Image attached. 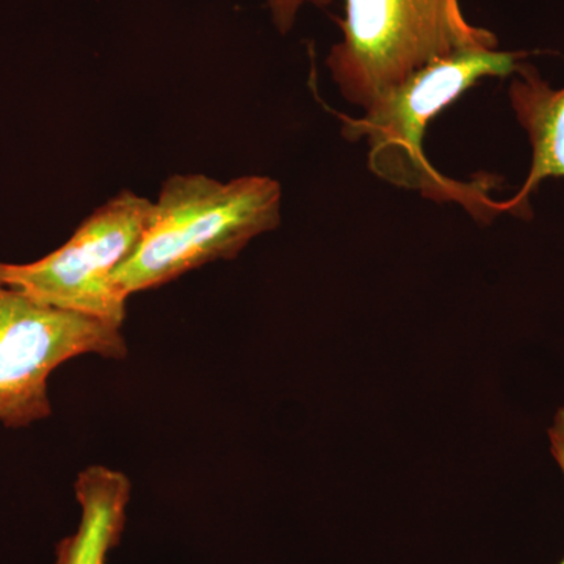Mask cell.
<instances>
[{
	"instance_id": "obj_4",
	"label": "cell",
	"mask_w": 564,
	"mask_h": 564,
	"mask_svg": "<svg viewBox=\"0 0 564 564\" xmlns=\"http://www.w3.org/2000/svg\"><path fill=\"white\" fill-rule=\"evenodd\" d=\"M154 203L129 191L80 223L58 250L35 262H0V280L36 302L122 326L128 299L113 274L139 247Z\"/></svg>"
},
{
	"instance_id": "obj_9",
	"label": "cell",
	"mask_w": 564,
	"mask_h": 564,
	"mask_svg": "<svg viewBox=\"0 0 564 564\" xmlns=\"http://www.w3.org/2000/svg\"><path fill=\"white\" fill-rule=\"evenodd\" d=\"M549 437H551L552 455L555 456L556 463L564 473V408L556 413L554 425L549 430Z\"/></svg>"
},
{
	"instance_id": "obj_3",
	"label": "cell",
	"mask_w": 564,
	"mask_h": 564,
	"mask_svg": "<svg viewBox=\"0 0 564 564\" xmlns=\"http://www.w3.org/2000/svg\"><path fill=\"white\" fill-rule=\"evenodd\" d=\"M344 10L343 40L326 66L345 101L364 110L433 63L499 47L491 31L466 20L459 0H344Z\"/></svg>"
},
{
	"instance_id": "obj_6",
	"label": "cell",
	"mask_w": 564,
	"mask_h": 564,
	"mask_svg": "<svg viewBox=\"0 0 564 564\" xmlns=\"http://www.w3.org/2000/svg\"><path fill=\"white\" fill-rule=\"evenodd\" d=\"M74 494L79 527L57 544L54 564H107L124 533L131 480L120 470L95 464L77 475Z\"/></svg>"
},
{
	"instance_id": "obj_8",
	"label": "cell",
	"mask_w": 564,
	"mask_h": 564,
	"mask_svg": "<svg viewBox=\"0 0 564 564\" xmlns=\"http://www.w3.org/2000/svg\"><path fill=\"white\" fill-rule=\"evenodd\" d=\"M265 2L269 6L270 14H272L274 28L285 35L295 25L299 11L304 3H314L318 9H325V7L332 6L333 0H265Z\"/></svg>"
},
{
	"instance_id": "obj_7",
	"label": "cell",
	"mask_w": 564,
	"mask_h": 564,
	"mask_svg": "<svg viewBox=\"0 0 564 564\" xmlns=\"http://www.w3.org/2000/svg\"><path fill=\"white\" fill-rule=\"evenodd\" d=\"M511 82V107L532 144V166L508 212L525 210L527 199L547 177H564V87L552 88L530 63L521 62Z\"/></svg>"
},
{
	"instance_id": "obj_5",
	"label": "cell",
	"mask_w": 564,
	"mask_h": 564,
	"mask_svg": "<svg viewBox=\"0 0 564 564\" xmlns=\"http://www.w3.org/2000/svg\"><path fill=\"white\" fill-rule=\"evenodd\" d=\"M122 359L120 326L47 306L0 280V422L22 429L52 414L51 373L77 356Z\"/></svg>"
},
{
	"instance_id": "obj_1",
	"label": "cell",
	"mask_w": 564,
	"mask_h": 564,
	"mask_svg": "<svg viewBox=\"0 0 564 564\" xmlns=\"http://www.w3.org/2000/svg\"><path fill=\"white\" fill-rule=\"evenodd\" d=\"M280 221L281 185L272 177L174 174L163 182L139 247L115 272V285L129 300L206 263L231 261Z\"/></svg>"
},
{
	"instance_id": "obj_2",
	"label": "cell",
	"mask_w": 564,
	"mask_h": 564,
	"mask_svg": "<svg viewBox=\"0 0 564 564\" xmlns=\"http://www.w3.org/2000/svg\"><path fill=\"white\" fill-rule=\"evenodd\" d=\"M527 57L524 51L475 50L433 63L381 95L364 117H343L344 137L366 140L369 169L395 187L421 192L436 202L466 204L469 210L475 204L489 217L507 212L505 203L488 198V185L462 184L437 173L423 152V137L429 122L477 82L510 76Z\"/></svg>"
},
{
	"instance_id": "obj_10",
	"label": "cell",
	"mask_w": 564,
	"mask_h": 564,
	"mask_svg": "<svg viewBox=\"0 0 564 564\" xmlns=\"http://www.w3.org/2000/svg\"><path fill=\"white\" fill-rule=\"evenodd\" d=\"M560 564H564V560H563V562H562V563H560Z\"/></svg>"
}]
</instances>
